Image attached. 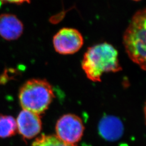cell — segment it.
<instances>
[{
  "instance_id": "ba28073f",
  "label": "cell",
  "mask_w": 146,
  "mask_h": 146,
  "mask_svg": "<svg viewBox=\"0 0 146 146\" xmlns=\"http://www.w3.org/2000/svg\"><path fill=\"white\" fill-rule=\"evenodd\" d=\"M124 127L121 121L114 116H106L100 121L99 132L106 140H119L123 134Z\"/></svg>"
},
{
  "instance_id": "7c38bea8",
  "label": "cell",
  "mask_w": 146,
  "mask_h": 146,
  "mask_svg": "<svg viewBox=\"0 0 146 146\" xmlns=\"http://www.w3.org/2000/svg\"><path fill=\"white\" fill-rule=\"evenodd\" d=\"M133 1H136V2H137V1H141V0H133Z\"/></svg>"
},
{
  "instance_id": "7a4b0ae2",
  "label": "cell",
  "mask_w": 146,
  "mask_h": 146,
  "mask_svg": "<svg viewBox=\"0 0 146 146\" xmlns=\"http://www.w3.org/2000/svg\"><path fill=\"white\" fill-rule=\"evenodd\" d=\"M146 9L133 16L123 37L125 51L133 62L146 70Z\"/></svg>"
},
{
  "instance_id": "8992f818",
  "label": "cell",
  "mask_w": 146,
  "mask_h": 146,
  "mask_svg": "<svg viewBox=\"0 0 146 146\" xmlns=\"http://www.w3.org/2000/svg\"><path fill=\"white\" fill-rule=\"evenodd\" d=\"M16 121L17 132L25 140L35 137L42 129V121L40 115L30 111L23 110Z\"/></svg>"
},
{
  "instance_id": "30bf717a",
  "label": "cell",
  "mask_w": 146,
  "mask_h": 146,
  "mask_svg": "<svg viewBox=\"0 0 146 146\" xmlns=\"http://www.w3.org/2000/svg\"><path fill=\"white\" fill-rule=\"evenodd\" d=\"M31 146H77L65 142L56 135H42L37 137Z\"/></svg>"
},
{
  "instance_id": "9c48e42d",
  "label": "cell",
  "mask_w": 146,
  "mask_h": 146,
  "mask_svg": "<svg viewBox=\"0 0 146 146\" xmlns=\"http://www.w3.org/2000/svg\"><path fill=\"white\" fill-rule=\"evenodd\" d=\"M17 132L15 119L10 115L0 114V137L5 139L11 137Z\"/></svg>"
},
{
  "instance_id": "3957f363",
  "label": "cell",
  "mask_w": 146,
  "mask_h": 146,
  "mask_svg": "<svg viewBox=\"0 0 146 146\" xmlns=\"http://www.w3.org/2000/svg\"><path fill=\"white\" fill-rule=\"evenodd\" d=\"M55 96L52 87L47 81L31 79L21 87L19 99L23 110L38 115L48 110Z\"/></svg>"
},
{
  "instance_id": "277c9868",
  "label": "cell",
  "mask_w": 146,
  "mask_h": 146,
  "mask_svg": "<svg viewBox=\"0 0 146 146\" xmlns=\"http://www.w3.org/2000/svg\"><path fill=\"white\" fill-rule=\"evenodd\" d=\"M84 127L82 120L76 115H63L58 120L56 127V135L62 141L75 145L83 136Z\"/></svg>"
},
{
  "instance_id": "8fae6325",
  "label": "cell",
  "mask_w": 146,
  "mask_h": 146,
  "mask_svg": "<svg viewBox=\"0 0 146 146\" xmlns=\"http://www.w3.org/2000/svg\"><path fill=\"white\" fill-rule=\"evenodd\" d=\"M31 0H0V6L5 3H13L16 5H21L24 3H29Z\"/></svg>"
},
{
  "instance_id": "5b68a950",
  "label": "cell",
  "mask_w": 146,
  "mask_h": 146,
  "mask_svg": "<svg viewBox=\"0 0 146 146\" xmlns=\"http://www.w3.org/2000/svg\"><path fill=\"white\" fill-rule=\"evenodd\" d=\"M84 38L78 30L63 28L53 37L55 51L60 54H73L78 52L84 45Z\"/></svg>"
},
{
  "instance_id": "6da1fadb",
  "label": "cell",
  "mask_w": 146,
  "mask_h": 146,
  "mask_svg": "<svg viewBox=\"0 0 146 146\" xmlns=\"http://www.w3.org/2000/svg\"><path fill=\"white\" fill-rule=\"evenodd\" d=\"M82 68L87 77L93 82H100L104 73L122 70L117 50L106 42L89 48L84 55Z\"/></svg>"
},
{
  "instance_id": "52a82bcc",
  "label": "cell",
  "mask_w": 146,
  "mask_h": 146,
  "mask_svg": "<svg viewBox=\"0 0 146 146\" xmlns=\"http://www.w3.org/2000/svg\"><path fill=\"white\" fill-rule=\"evenodd\" d=\"M23 25L16 16L12 14L0 15V36L7 41H14L21 36Z\"/></svg>"
}]
</instances>
